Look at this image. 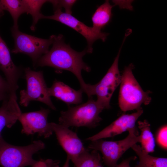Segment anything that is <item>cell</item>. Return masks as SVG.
<instances>
[{
    "mask_svg": "<svg viewBox=\"0 0 167 167\" xmlns=\"http://www.w3.org/2000/svg\"><path fill=\"white\" fill-rule=\"evenodd\" d=\"M135 158L134 157H131L123 160L119 164H117L115 167H130V164L131 161Z\"/></svg>",
    "mask_w": 167,
    "mask_h": 167,
    "instance_id": "obj_26",
    "label": "cell"
},
{
    "mask_svg": "<svg viewBox=\"0 0 167 167\" xmlns=\"http://www.w3.org/2000/svg\"><path fill=\"white\" fill-rule=\"evenodd\" d=\"M94 167H103L101 162V159L97 161Z\"/></svg>",
    "mask_w": 167,
    "mask_h": 167,
    "instance_id": "obj_29",
    "label": "cell"
},
{
    "mask_svg": "<svg viewBox=\"0 0 167 167\" xmlns=\"http://www.w3.org/2000/svg\"><path fill=\"white\" fill-rule=\"evenodd\" d=\"M0 69L4 73L10 89V92H16L21 70L14 63L10 49L0 34Z\"/></svg>",
    "mask_w": 167,
    "mask_h": 167,
    "instance_id": "obj_13",
    "label": "cell"
},
{
    "mask_svg": "<svg viewBox=\"0 0 167 167\" xmlns=\"http://www.w3.org/2000/svg\"><path fill=\"white\" fill-rule=\"evenodd\" d=\"M135 167H137V166H136Z\"/></svg>",
    "mask_w": 167,
    "mask_h": 167,
    "instance_id": "obj_31",
    "label": "cell"
},
{
    "mask_svg": "<svg viewBox=\"0 0 167 167\" xmlns=\"http://www.w3.org/2000/svg\"><path fill=\"white\" fill-rule=\"evenodd\" d=\"M101 157L97 151L93 150L91 152L88 150L77 161L74 165L75 167H94Z\"/></svg>",
    "mask_w": 167,
    "mask_h": 167,
    "instance_id": "obj_21",
    "label": "cell"
},
{
    "mask_svg": "<svg viewBox=\"0 0 167 167\" xmlns=\"http://www.w3.org/2000/svg\"><path fill=\"white\" fill-rule=\"evenodd\" d=\"M58 141L74 164L87 150L76 133L60 123H51Z\"/></svg>",
    "mask_w": 167,
    "mask_h": 167,
    "instance_id": "obj_11",
    "label": "cell"
},
{
    "mask_svg": "<svg viewBox=\"0 0 167 167\" xmlns=\"http://www.w3.org/2000/svg\"><path fill=\"white\" fill-rule=\"evenodd\" d=\"M9 93L6 91L0 90V101H3L8 96Z\"/></svg>",
    "mask_w": 167,
    "mask_h": 167,
    "instance_id": "obj_27",
    "label": "cell"
},
{
    "mask_svg": "<svg viewBox=\"0 0 167 167\" xmlns=\"http://www.w3.org/2000/svg\"><path fill=\"white\" fill-rule=\"evenodd\" d=\"M24 4L26 13L30 14L32 18V24L31 29L35 31L36 26L38 21L42 19L44 15L41 12V10L43 5L49 2L46 0H22Z\"/></svg>",
    "mask_w": 167,
    "mask_h": 167,
    "instance_id": "obj_20",
    "label": "cell"
},
{
    "mask_svg": "<svg viewBox=\"0 0 167 167\" xmlns=\"http://www.w3.org/2000/svg\"><path fill=\"white\" fill-rule=\"evenodd\" d=\"M52 36V48L39 59L36 66H49L56 70L71 72L79 80L80 89L87 94L89 84L84 82L81 75L83 70L88 72L91 71L90 67L82 59L83 57L88 53L87 49L77 52L65 43L62 35Z\"/></svg>",
    "mask_w": 167,
    "mask_h": 167,
    "instance_id": "obj_1",
    "label": "cell"
},
{
    "mask_svg": "<svg viewBox=\"0 0 167 167\" xmlns=\"http://www.w3.org/2000/svg\"><path fill=\"white\" fill-rule=\"evenodd\" d=\"M11 32L14 40V45L11 52L22 53L28 55L36 66L39 59L49 50L52 44V35L48 39L40 38L20 31L18 28L11 27Z\"/></svg>",
    "mask_w": 167,
    "mask_h": 167,
    "instance_id": "obj_7",
    "label": "cell"
},
{
    "mask_svg": "<svg viewBox=\"0 0 167 167\" xmlns=\"http://www.w3.org/2000/svg\"><path fill=\"white\" fill-rule=\"evenodd\" d=\"M70 161V159L67 156L65 162L62 167H69Z\"/></svg>",
    "mask_w": 167,
    "mask_h": 167,
    "instance_id": "obj_28",
    "label": "cell"
},
{
    "mask_svg": "<svg viewBox=\"0 0 167 167\" xmlns=\"http://www.w3.org/2000/svg\"><path fill=\"white\" fill-rule=\"evenodd\" d=\"M134 66L130 64L126 67L122 75L118 96V104L121 110L126 112L141 109V105H147L151 100L150 91H143L132 72Z\"/></svg>",
    "mask_w": 167,
    "mask_h": 167,
    "instance_id": "obj_2",
    "label": "cell"
},
{
    "mask_svg": "<svg viewBox=\"0 0 167 167\" xmlns=\"http://www.w3.org/2000/svg\"><path fill=\"white\" fill-rule=\"evenodd\" d=\"M48 91L50 96H54L68 105L78 104L82 101L83 92L81 89L75 90L60 81H55Z\"/></svg>",
    "mask_w": 167,
    "mask_h": 167,
    "instance_id": "obj_14",
    "label": "cell"
},
{
    "mask_svg": "<svg viewBox=\"0 0 167 167\" xmlns=\"http://www.w3.org/2000/svg\"><path fill=\"white\" fill-rule=\"evenodd\" d=\"M24 71L27 87L20 91V104L27 107L31 101H37L56 110L49 94V88L45 82L43 72L34 71L28 67L25 68Z\"/></svg>",
    "mask_w": 167,
    "mask_h": 167,
    "instance_id": "obj_6",
    "label": "cell"
},
{
    "mask_svg": "<svg viewBox=\"0 0 167 167\" xmlns=\"http://www.w3.org/2000/svg\"><path fill=\"white\" fill-rule=\"evenodd\" d=\"M43 19L54 20L63 24L74 29L86 39L88 43V53H92V46L94 42L98 39L105 41L109 33L95 32L92 27H88L77 19L71 15L63 12L61 10L54 11V14L52 15H44Z\"/></svg>",
    "mask_w": 167,
    "mask_h": 167,
    "instance_id": "obj_10",
    "label": "cell"
},
{
    "mask_svg": "<svg viewBox=\"0 0 167 167\" xmlns=\"http://www.w3.org/2000/svg\"><path fill=\"white\" fill-rule=\"evenodd\" d=\"M158 145L161 148H167V126L165 125L161 127L157 131L156 138Z\"/></svg>",
    "mask_w": 167,
    "mask_h": 167,
    "instance_id": "obj_23",
    "label": "cell"
},
{
    "mask_svg": "<svg viewBox=\"0 0 167 167\" xmlns=\"http://www.w3.org/2000/svg\"><path fill=\"white\" fill-rule=\"evenodd\" d=\"M131 148L138 156V167H167V158L151 156L141 148L140 146L134 144Z\"/></svg>",
    "mask_w": 167,
    "mask_h": 167,
    "instance_id": "obj_17",
    "label": "cell"
},
{
    "mask_svg": "<svg viewBox=\"0 0 167 167\" xmlns=\"http://www.w3.org/2000/svg\"><path fill=\"white\" fill-rule=\"evenodd\" d=\"M59 161L51 159H41L32 166V167H59Z\"/></svg>",
    "mask_w": 167,
    "mask_h": 167,
    "instance_id": "obj_24",
    "label": "cell"
},
{
    "mask_svg": "<svg viewBox=\"0 0 167 167\" xmlns=\"http://www.w3.org/2000/svg\"><path fill=\"white\" fill-rule=\"evenodd\" d=\"M75 0H51L49 2L53 5L54 10H61L63 8L65 10V13L71 15L72 8L74 4L76 2Z\"/></svg>",
    "mask_w": 167,
    "mask_h": 167,
    "instance_id": "obj_22",
    "label": "cell"
},
{
    "mask_svg": "<svg viewBox=\"0 0 167 167\" xmlns=\"http://www.w3.org/2000/svg\"><path fill=\"white\" fill-rule=\"evenodd\" d=\"M0 90H3L9 93L10 89L6 81L0 75Z\"/></svg>",
    "mask_w": 167,
    "mask_h": 167,
    "instance_id": "obj_25",
    "label": "cell"
},
{
    "mask_svg": "<svg viewBox=\"0 0 167 167\" xmlns=\"http://www.w3.org/2000/svg\"><path fill=\"white\" fill-rule=\"evenodd\" d=\"M140 131V141L141 148L146 152H153L155 147V139L150 127V124L146 120L138 122Z\"/></svg>",
    "mask_w": 167,
    "mask_h": 167,
    "instance_id": "obj_18",
    "label": "cell"
},
{
    "mask_svg": "<svg viewBox=\"0 0 167 167\" xmlns=\"http://www.w3.org/2000/svg\"><path fill=\"white\" fill-rule=\"evenodd\" d=\"M49 112V109L41 108L37 111L21 113L18 120L22 126V133L27 135L37 134L45 138L49 137L53 132L51 123L48 122Z\"/></svg>",
    "mask_w": 167,
    "mask_h": 167,
    "instance_id": "obj_9",
    "label": "cell"
},
{
    "mask_svg": "<svg viewBox=\"0 0 167 167\" xmlns=\"http://www.w3.org/2000/svg\"><path fill=\"white\" fill-rule=\"evenodd\" d=\"M21 113L16 101L7 99L3 100L0 108V134L5 127H11Z\"/></svg>",
    "mask_w": 167,
    "mask_h": 167,
    "instance_id": "obj_15",
    "label": "cell"
},
{
    "mask_svg": "<svg viewBox=\"0 0 167 167\" xmlns=\"http://www.w3.org/2000/svg\"><path fill=\"white\" fill-rule=\"evenodd\" d=\"M111 5L108 0L99 6L93 14L92 20L93 29L98 33L102 32L103 29L110 22L112 16Z\"/></svg>",
    "mask_w": 167,
    "mask_h": 167,
    "instance_id": "obj_16",
    "label": "cell"
},
{
    "mask_svg": "<svg viewBox=\"0 0 167 167\" xmlns=\"http://www.w3.org/2000/svg\"><path fill=\"white\" fill-rule=\"evenodd\" d=\"M1 6L3 11H8L13 21V27L18 28V20L20 15L26 13L22 0H0Z\"/></svg>",
    "mask_w": 167,
    "mask_h": 167,
    "instance_id": "obj_19",
    "label": "cell"
},
{
    "mask_svg": "<svg viewBox=\"0 0 167 167\" xmlns=\"http://www.w3.org/2000/svg\"><path fill=\"white\" fill-rule=\"evenodd\" d=\"M143 112L141 108L131 114H123L99 132L86 140L92 141L111 137L128 131L135 127V123Z\"/></svg>",
    "mask_w": 167,
    "mask_h": 167,
    "instance_id": "obj_12",
    "label": "cell"
},
{
    "mask_svg": "<svg viewBox=\"0 0 167 167\" xmlns=\"http://www.w3.org/2000/svg\"><path fill=\"white\" fill-rule=\"evenodd\" d=\"M104 109L96 101L91 98L84 103L69 107L67 110L61 111L59 123L68 127L73 126L94 128L101 120L99 114Z\"/></svg>",
    "mask_w": 167,
    "mask_h": 167,
    "instance_id": "obj_3",
    "label": "cell"
},
{
    "mask_svg": "<svg viewBox=\"0 0 167 167\" xmlns=\"http://www.w3.org/2000/svg\"><path fill=\"white\" fill-rule=\"evenodd\" d=\"M129 134L124 139L116 141H107L102 139L92 141L88 147L100 151L103 161L108 167H115L118 160L123 154L134 144L140 141L136 127L129 129Z\"/></svg>",
    "mask_w": 167,
    "mask_h": 167,
    "instance_id": "obj_5",
    "label": "cell"
},
{
    "mask_svg": "<svg viewBox=\"0 0 167 167\" xmlns=\"http://www.w3.org/2000/svg\"><path fill=\"white\" fill-rule=\"evenodd\" d=\"M45 148L41 140L34 141L26 146H19L6 142L0 134V165L3 167L32 166L36 161L33 155Z\"/></svg>",
    "mask_w": 167,
    "mask_h": 167,
    "instance_id": "obj_4",
    "label": "cell"
},
{
    "mask_svg": "<svg viewBox=\"0 0 167 167\" xmlns=\"http://www.w3.org/2000/svg\"><path fill=\"white\" fill-rule=\"evenodd\" d=\"M122 47L112 65L102 79L96 84H90L89 86L88 98H92V96L96 95V101L104 109L110 108L111 97L121 81L122 75L119 70L118 63Z\"/></svg>",
    "mask_w": 167,
    "mask_h": 167,
    "instance_id": "obj_8",
    "label": "cell"
},
{
    "mask_svg": "<svg viewBox=\"0 0 167 167\" xmlns=\"http://www.w3.org/2000/svg\"><path fill=\"white\" fill-rule=\"evenodd\" d=\"M3 11H2L1 8L0 0V18H1V16L3 15Z\"/></svg>",
    "mask_w": 167,
    "mask_h": 167,
    "instance_id": "obj_30",
    "label": "cell"
}]
</instances>
